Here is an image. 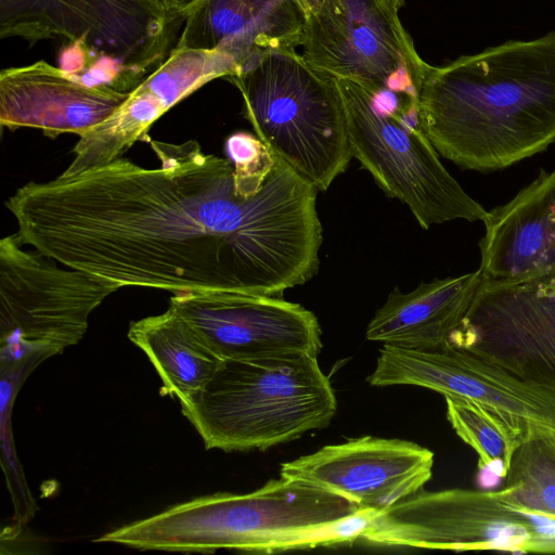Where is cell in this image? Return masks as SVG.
<instances>
[{"label":"cell","mask_w":555,"mask_h":555,"mask_svg":"<svg viewBox=\"0 0 555 555\" xmlns=\"http://www.w3.org/2000/svg\"><path fill=\"white\" fill-rule=\"evenodd\" d=\"M334 389L317 356L222 359L206 386L181 404L206 449L267 450L330 424Z\"/></svg>","instance_id":"4"},{"label":"cell","mask_w":555,"mask_h":555,"mask_svg":"<svg viewBox=\"0 0 555 555\" xmlns=\"http://www.w3.org/2000/svg\"><path fill=\"white\" fill-rule=\"evenodd\" d=\"M482 282L480 269L422 282L414 291L395 287L366 327V339L415 349L448 344Z\"/></svg>","instance_id":"19"},{"label":"cell","mask_w":555,"mask_h":555,"mask_svg":"<svg viewBox=\"0 0 555 555\" xmlns=\"http://www.w3.org/2000/svg\"><path fill=\"white\" fill-rule=\"evenodd\" d=\"M479 242L482 278L514 282L555 274V171L489 211Z\"/></svg>","instance_id":"18"},{"label":"cell","mask_w":555,"mask_h":555,"mask_svg":"<svg viewBox=\"0 0 555 555\" xmlns=\"http://www.w3.org/2000/svg\"><path fill=\"white\" fill-rule=\"evenodd\" d=\"M417 100L437 153L464 169L499 170L541 153L555 142V31L428 65Z\"/></svg>","instance_id":"2"},{"label":"cell","mask_w":555,"mask_h":555,"mask_svg":"<svg viewBox=\"0 0 555 555\" xmlns=\"http://www.w3.org/2000/svg\"><path fill=\"white\" fill-rule=\"evenodd\" d=\"M240 90L256 135L319 192L352 155L341 98L333 78L296 51L269 52L229 78Z\"/></svg>","instance_id":"6"},{"label":"cell","mask_w":555,"mask_h":555,"mask_svg":"<svg viewBox=\"0 0 555 555\" xmlns=\"http://www.w3.org/2000/svg\"><path fill=\"white\" fill-rule=\"evenodd\" d=\"M175 309L221 359L318 356L321 327L299 304L234 292L173 294Z\"/></svg>","instance_id":"13"},{"label":"cell","mask_w":555,"mask_h":555,"mask_svg":"<svg viewBox=\"0 0 555 555\" xmlns=\"http://www.w3.org/2000/svg\"><path fill=\"white\" fill-rule=\"evenodd\" d=\"M236 75L235 65L219 52L173 48L112 115L79 137L74 158L62 175L106 165L122 157L137 141L149 143L151 126L169 108L207 82Z\"/></svg>","instance_id":"15"},{"label":"cell","mask_w":555,"mask_h":555,"mask_svg":"<svg viewBox=\"0 0 555 555\" xmlns=\"http://www.w3.org/2000/svg\"><path fill=\"white\" fill-rule=\"evenodd\" d=\"M503 490L518 511L555 519V438L521 443L512 456Z\"/></svg>","instance_id":"22"},{"label":"cell","mask_w":555,"mask_h":555,"mask_svg":"<svg viewBox=\"0 0 555 555\" xmlns=\"http://www.w3.org/2000/svg\"><path fill=\"white\" fill-rule=\"evenodd\" d=\"M224 150L233 166L235 193L241 197L256 194L270 175L275 155L257 135L246 131L230 134Z\"/></svg>","instance_id":"23"},{"label":"cell","mask_w":555,"mask_h":555,"mask_svg":"<svg viewBox=\"0 0 555 555\" xmlns=\"http://www.w3.org/2000/svg\"><path fill=\"white\" fill-rule=\"evenodd\" d=\"M129 92L88 85L46 61L0 73V124L10 130L36 128L47 137H82L112 115Z\"/></svg>","instance_id":"16"},{"label":"cell","mask_w":555,"mask_h":555,"mask_svg":"<svg viewBox=\"0 0 555 555\" xmlns=\"http://www.w3.org/2000/svg\"><path fill=\"white\" fill-rule=\"evenodd\" d=\"M379 513L281 477L249 493L219 492L173 505L95 542L169 552L272 554L352 544Z\"/></svg>","instance_id":"3"},{"label":"cell","mask_w":555,"mask_h":555,"mask_svg":"<svg viewBox=\"0 0 555 555\" xmlns=\"http://www.w3.org/2000/svg\"><path fill=\"white\" fill-rule=\"evenodd\" d=\"M166 11L183 18V15L188 8L195 0H155Z\"/></svg>","instance_id":"24"},{"label":"cell","mask_w":555,"mask_h":555,"mask_svg":"<svg viewBox=\"0 0 555 555\" xmlns=\"http://www.w3.org/2000/svg\"><path fill=\"white\" fill-rule=\"evenodd\" d=\"M359 540L387 547L554 553L555 519L518 511L503 488L420 490L379 513Z\"/></svg>","instance_id":"8"},{"label":"cell","mask_w":555,"mask_h":555,"mask_svg":"<svg viewBox=\"0 0 555 555\" xmlns=\"http://www.w3.org/2000/svg\"><path fill=\"white\" fill-rule=\"evenodd\" d=\"M393 11L398 12L404 4V0H384Z\"/></svg>","instance_id":"26"},{"label":"cell","mask_w":555,"mask_h":555,"mask_svg":"<svg viewBox=\"0 0 555 555\" xmlns=\"http://www.w3.org/2000/svg\"><path fill=\"white\" fill-rule=\"evenodd\" d=\"M128 338L147 356L165 393L176 397L180 404L206 386L222 360L171 307L132 322Z\"/></svg>","instance_id":"20"},{"label":"cell","mask_w":555,"mask_h":555,"mask_svg":"<svg viewBox=\"0 0 555 555\" xmlns=\"http://www.w3.org/2000/svg\"><path fill=\"white\" fill-rule=\"evenodd\" d=\"M343 101L352 157L389 197L404 203L418 224L485 221L489 211L448 172L425 134L417 96L373 92L332 77Z\"/></svg>","instance_id":"7"},{"label":"cell","mask_w":555,"mask_h":555,"mask_svg":"<svg viewBox=\"0 0 555 555\" xmlns=\"http://www.w3.org/2000/svg\"><path fill=\"white\" fill-rule=\"evenodd\" d=\"M434 453L417 443L365 436L283 463L280 476L384 512L431 478Z\"/></svg>","instance_id":"14"},{"label":"cell","mask_w":555,"mask_h":555,"mask_svg":"<svg viewBox=\"0 0 555 555\" xmlns=\"http://www.w3.org/2000/svg\"><path fill=\"white\" fill-rule=\"evenodd\" d=\"M159 160L119 157L7 202L17 236L60 263L120 287L280 296L318 271V190L275 156L261 189L235 193L228 158L199 143L150 140Z\"/></svg>","instance_id":"1"},{"label":"cell","mask_w":555,"mask_h":555,"mask_svg":"<svg viewBox=\"0 0 555 555\" xmlns=\"http://www.w3.org/2000/svg\"><path fill=\"white\" fill-rule=\"evenodd\" d=\"M298 1H299L300 5L302 7V9L307 15V18H308V16L315 13L324 2V0H298Z\"/></svg>","instance_id":"25"},{"label":"cell","mask_w":555,"mask_h":555,"mask_svg":"<svg viewBox=\"0 0 555 555\" xmlns=\"http://www.w3.org/2000/svg\"><path fill=\"white\" fill-rule=\"evenodd\" d=\"M306 23L298 0H195L173 48L219 52L238 75L269 52L296 51Z\"/></svg>","instance_id":"17"},{"label":"cell","mask_w":555,"mask_h":555,"mask_svg":"<svg viewBox=\"0 0 555 555\" xmlns=\"http://www.w3.org/2000/svg\"><path fill=\"white\" fill-rule=\"evenodd\" d=\"M367 382L376 387L420 386L467 399L499 416L525 441L555 438V385L449 343L430 349L384 344Z\"/></svg>","instance_id":"9"},{"label":"cell","mask_w":555,"mask_h":555,"mask_svg":"<svg viewBox=\"0 0 555 555\" xmlns=\"http://www.w3.org/2000/svg\"><path fill=\"white\" fill-rule=\"evenodd\" d=\"M22 246L16 233L0 241L1 341L60 353L81 340L92 311L120 286Z\"/></svg>","instance_id":"10"},{"label":"cell","mask_w":555,"mask_h":555,"mask_svg":"<svg viewBox=\"0 0 555 555\" xmlns=\"http://www.w3.org/2000/svg\"><path fill=\"white\" fill-rule=\"evenodd\" d=\"M448 343L555 385V274L514 282L482 278Z\"/></svg>","instance_id":"12"},{"label":"cell","mask_w":555,"mask_h":555,"mask_svg":"<svg viewBox=\"0 0 555 555\" xmlns=\"http://www.w3.org/2000/svg\"><path fill=\"white\" fill-rule=\"evenodd\" d=\"M183 18L155 0H0V38L61 39L85 55L79 78L130 92L169 55Z\"/></svg>","instance_id":"5"},{"label":"cell","mask_w":555,"mask_h":555,"mask_svg":"<svg viewBox=\"0 0 555 555\" xmlns=\"http://www.w3.org/2000/svg\"><path fill=\"white\" fill-rule=\"evenodd\" d=\"M447 418L456 435L478 454V467L498 478L505 477L524 438L503 420L479 404L444 396Z\"/></svg>","instance_id":"21"},{"label":"cell","mask_w":555,"mask_h":555,"mask_svg":"<svg viewBox=\"0 0 555 555\" xmlns=\"http://www.w3.org/2000/svg\"><path fill=\"white\" fill-rule=\"evenodd\" d=\"M301 47L313 68L374 92L417 96L429 65L384 0H324L307 18Z\"/></svg>","instance_id":"11"}]
</instances>
